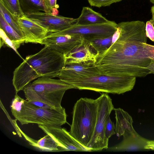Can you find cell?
<instances>
[{
	"mask_svg": "<svg viewBox=\"0 0 154 154\" xmlns=\"http://www.w3.org/2000/svg\"><path fill=\"white\" fill-rule=\"evenodd\" d=\"M149 140L141 137L138 133L130 134L124 137L123 141L119 144L106 149L109 151L120 152L146 149Z\"/></svg>",
	"mask_w": 154,
	"mask_h": 154,
	"instance_id": "9a60e30c",
	"label": "cell"
},
{
	"mask_svg": "<svg viewBox=\"0 0 154 154\" xmlns=\"http://www.w3.org/2000/svg\"><path fill=\"white\" fill-rule=\"evenodd\" d=\"M1 37L4 42L8 46L12 48L18 54L17 49L11 40L6 35L4 31L0 29Z\"/></svg>",
	"mask_w": 154,
	"mask_h": 154,
	"instance_id": "f546056e",
	"label": "cell"
},
{
	"mask_svg": "<svg viewBox=\"0 0 154 154\" xmlns=\"http://www.w3.org/2000/svg\"><path fill=\"white\" fill-rule=\"evenodd\" d=\"M144 52L151 61H154V45L143 43Z\"/></svg>",
	"mask_w": 154,
	"mask_h": 154,
	"instance_id": "f1b7e54d",
	"label": "cell"
},
{
	"mask_svg": "<svg viewBox=\"0 0 154 154\" xmlns=\"http://www.w3.org/2000/svg\"><path fill=\"white\" fill-rule=\"evenodd\" d=\"M113 110L116 120V133L118 137L137 133L133 128L132 119L127 112L120 108H114Z\"/></svg>",
	"mask_w": 154,
	"mask_h": 154,
	"instance_id": "2e32d148",
	"label": "cell"
},
{
	"mask_svg": "<svg viewBox=\"0 0 154 154\" xmlns=\"http://www.w3.org/2000/svg\"><path fill=\"white\" fill-rule=\"evenodd\" d=\"M22 125L34 123L47 126H61L67 122L65 109L37 107L25 100L20 112L13 115Z\"/></svg>",
	"mask_w": 154,
	"mask_h": 154,
	"instance_id": "8992f818",
	"label": "cell"
},
{
	"mask_svg": "<svg viewBox=\"0 0 154 154\" xmlns=\"http://www.w3.org/2000/svg\"><path fill=\"white\" fill-rule=\"evenodd\" d=\"M113 35L106 38H92L88 40L92 44L100 54L108 49L113 44Z\"/></svg>",
	"mask_w": 154,
	"mask_h": 154,
	"instance_id": "603a6c76",
	"label": "cell"
},
{
	"mask_svg": "<svg viewBox=\"0 0 154 154\" xmlns=\"http://www.w3.org/2000/svg\"><path fill=\"white\" fill-rule=\"evenodd\" d=\"M46 134L54 140L59 148V152L66 151L90 152L79 143L65 128L58 126L38 125Z\"/></svg>",
	"mask_w": 154,
	"mask_h": 154,
	"instance_id": "9c48e42d",
	"label": "cell"
},
{
	"mask_svg": "<svg viewBox=\"0 0 154 154\" xmlns=\"http://www.w3.org/2000/svg\"><path fill=\"white\" fill-rule=\"evenodd\" d=\"M84 38L77 34L50 35H47L42 41L41 44L47 45L65 55L79 45Z\"/></svg>",
	"mask_w": 154,
	"mask_h": 154,
	"instance_id": "7c38bea8",
	"label": "cell"
},
{
	"mask_svg": "<svg viewBox=\"0 0 154 154\" xmlns=\"http://www.w3.org/2000/svg\"><path fill=\"white\" fill-rule=\"evenodd\" d=\"M99 52L92 44L85 38L66 56L65 63L95 64Z\"/></svg>",
	"mask_w": 154,
	"mask_h": 154,
	"instance_id": "4fadbf2b",
	"label": "cell"
},
{
	"mask_svg": "<svg viewBox=\"0 0 154 154\" xmlns=\"http://www.w3.org/2000/svg\"><path fill=\"white\" fill-rule=\"evenodd\" d=\"M113 21L107 19L99 13L88 7L82 8L81 14L77 19L76 24L90 25L112 23Z\"/></svg>",
	"mask_w": 154,
	"mask_h": 154,
	"instance_id": "ac0fdd59",
	"label": "cell"
},
{
	"mask_svg": "<svg viewBox=\"0 0 154 154\" xmlns=\"http://www.w3.org/2000/svg\"><path fill=\"white\" fill-rule=\"evenodd\" d=\"M96 99L98 108L96 123L93 136L87 147L91 152L108 148L109 140L105 137V128L107 119L114 108L112 99L106 94H103Z\"/></svg>",
	"mask_w": 154,
	"mask_h": 154,
	"instance_id": "52a82bcc",
	"label": "cell"
},
{
	"mask_svg": "<svg viewBox=\"0 0 154 154\" xmlns=\"http://www.w3.org/2000/svg\"><path fill=\"white\" fill-rule=\"evenodd\" d=\"M0 3L16 18L24 16L19 0H0Z\"/></svg>",
	"mask_w": 154,
	"mask_h": 154,
	"instance_id": "44dd1931",
	"label": "cell"
},
{
	"mask_svg": "<svg viewBox=\"0 0 154 154\" xmlns=\"http://www.w3.org/2000/svg\"><path fill=\"white\" fill-rule=\"evenodd\" d=\"M44 3L50 14L57 15L59 11L57 9L59 6L57 4V0H42Z\"/></svg>",
	"mask_w": 154,
	"mask_h": 154,
	"instance_id": "d4e9b609",
	"label": "cell"
},
{
	"mask_svg": "<svg viewBox=\"0 0 154 154\" xmlns=\"http://www.w3.org/2000/svg\"><path fill=\"white\" fill-rule=\"evenodd\" d=\"M150 2L154 4V0H150Z\"/></svg>",
	"mask_w": 154,
	"mask_h": 154,
	"instance_id": "836d02e7",
	"label": "cell"
},
{
	"mask_svg": "<svg viewBox=\"0 0 154 154\" xmlns=\"http://www.w3.org/2000/svg\"><path fill=\"white\" fill-rule=\"evenodd\" d=\"M65 62L64 55L47 45L27 56L13 72L12 84L16 93L39 77H57Z\"/></svg>",
	"mask_w": 154,
	"mask_h": 154,
	"instance_id": "7a4b0ae2",
	"label": "cell"
},
{
	"mask_svg": "<svg viewBox=\"0 0 154 154\" xmlns=\"http://www.w3.org/2000/svg\"><path fill=\"white\" fill-rule=\"evenodd\" d=\"M119 36L109 48L99 54L95 63L101 72L113 76L144 77L151 74L146 69L151 60L146 54L143 43H147L146 24L139 20L117 24Z\"/></svg>",
	"mask_w": 154,
	"mask_h": 154,
	"instance_id": "6da1fadb",
	"label": "cell"
},
{
	"mask_svg": "<svg viewBox=\"0 0 154 154\" xmlns=\"http://www.w3.org/2000/svg\"><path fill=\"white\" fill-rule=\"evenodd\" d=\"M91 6L100 8L110 6L113 3L121 1L122 0H88Z\"/></svg>",
	"mask_w": 154,
	"mask_h": 154,
	"instance_id": "484cf974",
	"label": "cell"
},
{
	"mask_svg": "<svg viewBox=\"0 0 154 154\" xmlns=\"http://www.w3.org/2000/svg\"><path fill=\"white\" fill-rule=\"evenodd\" d=\"M97 108L96 99L86 97L81 98L78 100L73 108L69 132L79 143L87 149L94 133Z\"/></svg>",
	"mask_w": 154,
	"mask_h": 154,
	"instance_id": "3957f363",
	"label": "cell"
},
{
	"mask_svg": "<svg viewBox=\"0 0 154 154\" xmlns=\"http://www.w3.org/2000/svg\"><path fill=\"white\" fill-rule=\"evenodd\" d=\"M146 69L150 71L151 74H154V61H151L149 65Z\"/></svg>",
	"mask_w": 154,
	"mask_h": 154,
	"instance_id": "1f68e13d",
	"label": "cell"
},
{
	"mask_svg": "<svg viewBox=\"0 0 154 154\" xmlns=\"http://www.w3.org/2000/svg\"><path fill=\"white\" fill-rule=\"evenodd\" d=\"M101 73L94 63H65L57 77L64 82L83 79Z\"/></svg>",
	"mask_w": 154,
	"mask_h": 154,
	"instance_id": "8fae6325",
	"label": "cell"
},
{
	"mask_svg": "<svg viewBox=\"0 0 154 154\" xmlns=\"http://www.w3.org/2000/svg\"><path fill=\"white\" fill-rule=\"evenodd\" d=\"M0 13L7 23L23 38V32L17 22V19L11 14L0 3Z\"/></svg>",
	"mask_w": 154,
	"mask_h": 154,
	"instance_id": "7402d4cb",
	"label": "cell"
},
{
	"mask_svg": "<svg viewBox=\"0 0 154 154\" xmlns=\"http://www.w3.org/2000/svg\"><path fill=\"white\" fill-rule=\"evenodd\" d=\"M25 100L16 93L11 106V112L12 115L21 112Z\"/></svg>",
	"mask_w": 154,
	"mask_h": 154,
	"instance_id": "cb8c5ba5",
	"label": "cell"
},
{
	"mask_svg": "<svg viewBox=\"0 0 154 154\" xmlns=\"http://www.w3.org/2000/svg\"><path fill=\"white\" fill-rule=\"evenodd\" d=\"M136 78L131 76L109 75L102 73L83 79L69 80L64 82L79 90L120 94L133 88Z\"/></svg>",
	"mask_w": 154,
	"mask_h": 154,
	"instance_id": "5b68a950",
	"label": "cell"
},
{
	"mask_svg": "<svg viewBox=\"0 0 154 154\" xmlns=\"http://www.w3.org/2000/svg\"><path fill=\"white\" fill-rule=\"evenodd\" d=\"M115 130L114 123L112 121L109 117L107 121L105 131V137L107 140H109V139L112 136L116 134Z\"/></svg>",
	"mask_w": 154,
	"mask_h": 154,
	"instance_id": "4316f807",
	"label": "cell"
},
{
	"mask_svg": "<svg viewBox=\"0 0 154 154\" xmlns=\"http://www.w3.org/2000/svg\"><path fill=\"white\" fill-rule=\"evenodd\" d=\"M151 12L152 15V20H153L154 25V5L151 8Z\"/></svg>",
	"mask_w": 154,
	"mask_h": 154,
	"instance_id": "d6a6232c",
	"label": "cell"
},
{
	"mask_svg": "<svg viewBox=\"0 0 154 154\" xmlns=\"http://www.w3.org/2000/svg\"><path fill=\"white\" fill-rule=\"evenodd\" d=\"M117 24L113 21L109 23L90 25H73L63 30L49 32L50 35L77 34L88 40L97 38H106L113 35L116 31Z\"/></svg>",
	"mask_w": 154,
	"mask_h": 154,
	"instance_id": "ba28073f",
	"label": "cell"
},
{
	"mask_svg": "<svg viewBox=\"0 0 154 154\" xmlns=\"http://www.w3.org/2000/svg\"><path fill=\"white\" fill-rule=\"evenodd\" d=\"M29 102L32 104L39 108L47 109L56 108H54L46 103L40 101H30Z\"/></svg>",
	"mask_w": 154,
	"mask_h": 154,
	"instance_id": "4dcf8cb0",
	"label": "cell"
},
{
	"mask_svg": "<svg viewBox=\"0 0 154 154\" xmlns=\"http://www.w3.org/2000/svg\"><path fill=\"white\" fill-rule=\"evenodd\" d=\"M0 28L11 40L17 49L20 47L21 44L25 42L23 38L7 23L1 14Z\"/></svg>",
	"mask_w": 154,
	"mask_h": 154,
	"instance_id": "ffe728a7",
	"label": "cell"
},
{
	"mask_svg": "<svg viewBox=\"0 0 154 154\" xmlns=\"http://www.w3.org/2000/svg\"><path fill=\"white\" fill-rule=\"evenodd\" d=\"M18 130L30 145L38 150L47 152H59V147L53 138L48 134L36 140L26 134L17 126Z\"/></svg>",
	"mask_w": 154,
	"mask_h": 154,
	"instance_id": "e0dca14e",
	"label": "cell"
},
{
	"mask_svg": "<svg viewBox=\"0 0 154 154\" xmlns=\"http://www.w3.org/2000/svg\"><path fill=\"white\" fill-rule=\"evenodd\" d=\"M146 34L147 37L154 42V26L152 19L146 22L145 27Z\"/></svg>",
	"mask_w": 154,
	"mask_h": 154,
	"instance_id": "83f0119b",
	"label": "cell"
},
{
	"mask_svg": "<svg viewBox=\"0 0 154 154\" xmlns=\"http://www.w3.org/2000/svg\"><path fill=\"white\" fill-rule=\"evenodd\" d=\"M43 27L49 32H55L66 29L76 24L77 19L55 15L41 11L24 15Z\"/></svg>",
	"mask_w": 154,
	"mask_h": 154,
	"instance_id": "30bf717a",
	"label": "cell"
},
{
	"mask_svg": "<svg viewBox=\"0 0 154 154\" xmlns=\"http://www.w3.org/2000/svg\"><path fill=\"white\" fill-rule=\"evenodd\" d=\"M24 15L41 11L50 13L42 0H19Z\"/></svg>",
	"mask_w": 154,
	"mask_h": 154,
	"instance_id": "d6986e66",
	"label": "cell"
},
{
	"mask_svg": "<svg viewBox=\"0 0 154 154\" xmlns=\"http://www.w3.org/2000/svg\"><path fill=\"white\" fill-rule=\"evenodd\" d=\"M72 88H75L60 79L42 77L29 83L23 91L28 101H40L59 108L62 107L61 103L65 91Z\"/></svg>",
	"mask_w": 154,
	"mask_h": 154,
	"instance_id": "277c9868",
	"label": "cell"
},
{
	"mask_svg": "<svg viewBox=\"0 0 154 154\" xmlns=\"http://www.w3.org/2000/svg\"><path fill=\"white\" fill-rule=\"evenodd\" d=\"M17 22L23 32L25 43L41 44L49 32L46 28L25 15L18 18Z\"/></svg>",
	"mask_w": 154,
	"mask_h": 154,
	"instance_id": "5bb4252c",
	"label": "cell"
}]
</instances>
